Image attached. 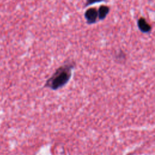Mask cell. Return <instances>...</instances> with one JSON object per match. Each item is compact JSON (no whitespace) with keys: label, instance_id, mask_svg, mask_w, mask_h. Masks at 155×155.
Returning <instances> with one entry per match:
<instances>
[{"label":"cell","instance_id":"5","mask_svg":"<svg viewBox=\"0 0 155 155\" xmlns=\"http://www.w3.org/2000/svg\"><path fill=\"white\" fill-rule=\"evenodd\" d=\"M101 2V1H94V2H92V1H87V2L85 3L84 7H87V6L91 5V4H94V3H97V2Z\"/></svg>","mask_w":155,"mask_h":155},{"label":"cell","instance_id":"2","mask_svg":"<svg viewBox=\"0 0 155 155\" xmlns=\"http://www.w3.org/2000/svg\"><path fill=\"white\" fill-rule=\"evenodd\" d=\"M84 16L87 24H94L97 22V10L95 7L88 8L84 12Z\"/></svg>","mask_w":155,"mask_h":155},{"label":"cell","instance_id":"1","mask_svg":"<svg viewBox=\"0 0 155 155\" xmlns=\"http://www.w3.org/2000/svg\"><path fill=\"white\" fill-rule=\"evenodd\" d=\"M75 67L76 62L73 60H65L47 79L44 88L56 91L65 86L71 79Z\"/></svg>","mask_w":155,"mask_h":155},{"label":"cell","instance_id":"4","mask_svg":"<svg viewBox=\"0 0 155 155\" xmlns=\"http://www.w3.org/2000/svg\"><path fill=\"white\" fill-rule=\"evenodd\" d=\"M97 10V18L99 21L104 20L108 13H110V8L108 5H101L99 6Z\"/></svg>","mask_w":155,"mask_h":155},{"label":"cell","instance_id":"3","mask_svg":"<svg viewBox=\"0 0 155 155\" xmlns=\"http://www.w3.org/2000/svg\"><path fill=\"white\" fill-rule=\"evenodd\" d=\"M137 26L139 31H140L143 33H151L152 30L151 25L143 16H140L137 19Z\"/></svg>","mask_w":155,"mask_h":155}]
</instances>
